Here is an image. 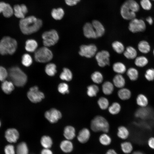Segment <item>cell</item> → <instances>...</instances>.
<instances>
[{
	"instance_id": "obj_1",
	"label": "cell",
	"mask_w": 154,
	"mask_h": 154,
	"mask_svg": "<svg viewBox=\"0 0 154 154\" xmlns=\"http://www.w3.org/2000/svg\"><path fill=\"white\" fill-rule=\"evenodd\" d=\"M43 24L42 20L33 15H31L20 19V29L23 34L29 35L38 31Z\"/></svg>"
},
{
	"instance_id": "obj_2",
	"label": "cell",
	"mask_w": 154,
	"mask_h": 154,
	"mask_svg": "<svg viewBox=\"0 0 154 154\" xmlns=\"http://www.w3.org/2000/svg\"><path fill=\"white\" fill-rule=\"evenodd\" d=\"M8 76L14 85L18 87H22L26 83L27 77L26 74L20 68L14 66L9 69Z\"/></svg>"
},
{
	"instance_id": "obj_3",
	"label": "cell",
	"mask_w": 154,
	"mask_h": 154,
	"mask_svg": "<svg viewBox=\"0 0 154 154\" xmlns=\"http://www.w3.org/2000/svg\"><path fill=\"white\" fill-rule=\"evenodd\" d=\"M17 46V43L15 39L5 37L0 41V54L2 55L12 54L16 51Z\"/></svg>"
},
{
	"instance_id": "obj_4",
	"label": "cell",
	"mask_w": 154,
	"mask_h": 154,
	"mask_svg": "<svg viewBox=\"0 0 154 154\" xmlns=\"http://www.w3.org/2000/svg\"><path fill=\"white\" fill-rule=\"evenodd\" d=\"M90 127L93 131H102L108 133L109 131V125L107 120L104 117L98 116L95 117L92 120Z\"/></svg>"
},
{
	"instance_id": "obj_5",
	"label": "cell",
	"mask_w": 154,
	"mask_h": 154,
	"mask_svg": "<svg viewBox=\"0 0 154 154\" xmlns=\"http://www.w3.org/2000/svg\"><path fill=\"white\" fill-rule=\"evenodd\" d=\"M34 56L37 62L44 63L50 61L53 57V54L52 51L48 47L44 46L35 51Z\"/></svg>"
},
{
	"instance_id": "obj_6",
	"label": "cell",
	"mask_w": 154,
	"mask_h": 154,
	"mask_svg": "<svg viewBox=\"0 0 154 154\" xmlns=\"http://www.w3.org/2000/svg\"><path fill=\"white\" fill-rule=\"evenodd\" d=\"M42 37L43 45L47 47L54 45L59 39L58 34L55 29L44 32L42 34Z\"/></svg>"
},
{
	"instance_id": "obj_7",
	"label": "cell",
	"mask_w": 154,
	"mask_h": 154,
	"mask_svg": "<svg viewBox=\"0 0 154 154\" xmlns=\"http://www.w3.org/2000/svg\"><path fill=\"white\" fill-rule=\"evenodd\" d=\"M29 99L32 102L37 103L40 102L44 98V93L39 90L36 86L31 87L27 94Z\"/></svg>"
},
{
	"instance_id": "obj_8",
	"label": "cell",
	"mask_w": 154,
	"mask_h": 154,
	"mask_svg": "<svg viewBox=\"0 0 154 154\" xmlns=\"http://www.w3.org/2000/svg\"><path fill=\"white\" fill-rule=\"evenodd\" d=\"M146 28L145 24L143 20L135 18L130 20L129 25V30L133 33L144 31Z\"/></svg>"
},
{
	"instance_id": "obj_9",
	"label": "cell",
	"mask_w": 154,
	"mask_h": 154,
	"mask_svg": "<svg viewBox=\"0 0 154 154\" xmlns=\"http://www.w3.org/2000/svg\"><path fill=\"white\" fill-rule=\"evenodd\" d=\"M97 50L96 46L94 44L82 45L80 47L79 54L81 56L91 58L96 54Z\"/></svg>"
},
{
	"instance_id": "obj_10",
	"label": "cell",
	"mask_w": 154,
	"mask_h": 154,
	"mask_svg": "<svg viewBox=\"0 0 154 154\" xmlns=\"http://www.w3.org/2000/svg\"><path fill=\"white\" fill-rule=\"evenodd\" d=\"M110 54L106 50H102L97 52L95 55V58L98 65L104 67L110 64Z\"/></svg>"
},
{
	"instance_id": "obj_11",
	"label": "cell",
	"mask_w": 154,
	"mask_h": 154,
	"mask_svg": "<svg viewBox=\"0 0 154 154\" xmlns=\"http://www.w3.org/2000/svg\"><path fill=\"white\" fill-rule=\"evenodd\" d=\"M44 116L50 123H55L60 119L62 115L61 112L57 109L52 108L45 113Z\"/></svg>"
},
{
	"instance_id": "obj_12",
	"label": "cell",
	"mask_w": 154,
	"mask_h": 154,
	"mask_svg": "<svg viewBox=\"0 0 154 154\" xmlns=\"http://www.w3.org/2000/svg\"><path fill=\"white\" fill-rule=\"evenodd\" d=\"M13 9L15 16L20 19L24 18L28 12L27 7L24 4L16 5L14 6Z\"/></svg>"
},
{
	"instance_id": "obj_13",
	"label": "cell",
	"mask_w": 154,
	"mask_h": 154,
	"mask_svg": "<svg viewBox=\"0 0 154 154\" xmlns=\"http://www.w3.org/2000/svg\"><path fill=\"white\" fill-rule=\"evenodd\" d=\"M120 13L122 17L126 20H131L136 17V13L133 11L124 3L121 7Z\"/></svg>"
},
{
	"instance_id": "obj_14",
	"label": "cell",
	"mask_w": 154,
	"mask_h": 154,
	"mask_svg": "<svg viewBox=\"0 0 154 154\" xmlns=\"http://www.w3.org/2000/svg\"><path fill=\"white\" fill-rule=\"evenodd\" d=\"M5 137L8 142L15 143L17 142L19 138V133L15 129L9 128L6 131Z\"/></svg>"
},
{
	"instance_id": "obj_15",
	"label": "cell",
	"mask_w": 154,
	"mask_h": 154,
	"mask_svg": "<svg viewBox=\"0 0 154 154\" xmlns=\"http://www.w3.org/2000/svg\"><path fill=\"white\" fill-rule=\"evenodd\" d=\"M83 31L84 36L88 38H98L92 23H86L83 26Z\"/></svg>"
},
{
	"instance_id": "obj_16",
	"label": "cell",
	"mask_w": 154,
	"mask_h": 154,
	"mask_svg": "<svg viewBox=\"0 0 154 154\" xmlns=\"http://www.w3.org/2000/svg\"><path fill=\"white\" fill-rule=\"evenodd\" d=\"M1 13L5 17H10L13 14V8L8 3L0 2V13Z\"/></svg>"
},
{
	"instance_id": "obj_17",
	"label": "cell",
	"mask_w": 154,
	"mask_h": 154,
	"mask_svg": "<svg viewBox=\"0 0 154 154\" xmlns=\"http://www.w3.org/2000/svg\"><path fill=\"white\" fill-rule=\"evenodd\" d=\"M90 136V133L89 130L87 128H84L78 133L77 139L80 143H84L88 141Z\"/></svg>"
},
{
	"instance_id": "obj_18",
	"label": "cell",
	"mask_w": 154,
	"mask_h": 154,
	"mask_svg": "<svg viewBox=\"0 0 154 154\" xmlns=\"http://www.w3.org/2000/svg\"><path fill=\"white\" fill-rule=\"evenodd\" d=\"M94 29L97 37L102 36L105 32L104 27L102 23L97 20H94L92 23Z\"/></svg>"
},
{
	"instance_id": "obj_19",
	"label": "cell",
	"mask_w": 154,
	"mask_h": 154,
	"mask_svg": "<svg viewBox=\"0 0 154 154\" xmlns=\"http://www.w3.org/2000/svg\"><path fill=\"white\" fill-rule=\"evenodd\" d=\"M38 46L37 42L34 39H29L25 42V48L28 52H35L37 49Z\"/></svg>"
},
{
	"instance_id": "obj_20",
	"label": "cell",
	"mask_w": 154,
	"mask_h": 154,
	"mask_svg": "<svg viewBox=\"0 0 154 154\" xmlns=\"http://www.w3.org/2000/svg\"><path fill=\"white\" fill-rule=\"evenodd\" d=\"M60 147L61 150L65 153L71 152L73 149V145L70 140L66 139L62 141L60 144Z\"/></svg>"
},
{
	"instance_id": "obj_21",
	"label": "cell",
	"mask_w": 154,
	"mask_h": 154,
	"mask_svg": "<svg viewBox=\"0 0 154 154\" xmlns=\"http://www.w3.org/2000/svg\"><path fill=\"white\" fill-rule=\"evenodd\" d=\"M63 135L65 138L67 140H71L75 137V130L72 126L68 125L64 128Z\"/></svg>"
},
{
	"instance_id": "obj_22",
	"label": "cell",
	"mask_w": 154,
	"mask_h": 154,
	"mask_svg": "<svg viewBox=\"0 0 154 154\" xmlns=\"http://www.w3.org/2000/svg\"><path fill=\"white\" fill-rule=\"evenodd\" d=\"M64 11L61 7L54 8L51 11V15L52 17L56 20H60L63 17Z\"/></svg>"
},
{
	"instance_id": "obj_23",
	"label": "cell",
	"mask_w": 154,
	"mask_h": 154,
	"mask_svg": "<svg viewBox=\"0 0 154 154\" xmlns=\"http://www.w3.org/2000/svg\"><path fill=\"white\" fill-rule=\"evenodd\" d=\"M14 84L11 81L4 80L3 82L1 88L5 94H10L14 89Z\"/></svg>"
},
{
	"instance_id": "obj_24",
	"label": "cell",
	"mask_w": 154,
	"mask_h": 154,
	"mask_svg": "<svg viewBox=\"0 0 154 154\" xmlns=\"http://www.w3.org/2000/svg\"><path fill=\"white\" fill-rule=\"evenodd\" d=\"M113 81L114 85L118 88H123L125 84V79L121 74H118L116 75Z\"/></svg>"
},
{
	"instance_id": "obj_25",
	"label": "cell",
	"mask_w": 154,
	"mask_h": 154,
	"mask_svg": "<svg viewBox=\"0 0 154 154\" xmlns=\"http://www.w3.org/2000/svg\"><path fill=\"white\" fill-rule=\"evenodd\" d=\"M59 76L60 78L62 80L69 81L72 80L73 75L72 72L69 69L64 68Z\"/></svg>"
},
{
	"instance_id": "obj_26",
	"label": "cell",
	"mask_w": 154,
	"mask_h": 154,
	"mask_svg": "<svg viewBox=\"0 0 154 154\" xmlns=\"http://www.w3.org/2000/svg\"><path fill=\"white\" fill-rule=\"evenodd\" d=\"M45 71L46 74L49 76H54L57 71L56 65L52 63L48 64L45 67Z\"/></svg>"
},
{
	"instance_id": "obj_27",
	"label": "cell",
	"mask_w": 154,
	"mask_h": 154,
	"mask_svg": "<svg viewBox=\"0 0 154 154\" xmlns=\"http://www.w3.org/2000/svg\"><path fill=\"white\" fill-rule=\"evenodd\" d=\"M123 54L125 57L128 59H133L137 55L136 50L132 46L127 47L125 50L123 52Z\"/></svg>"
},
{
	"instance_id": "obj_28",
	"label": "cell",
	"mask_w": 154,
	"mask_h": 154,
	"mask_svg": "<svg viewBox=\"0 0 154 154\" xmlns=\"http://www.w3.org/2000/svg\"><path fill=\"white\" fill-rule=\"evenodd\" d=\"M117 94L119 98L122 100L129 99L131 96L130 91L128 89L124 88H122L119 90Z\"/></svg>"
},
{
	"instance_id": "obj_29",
	"label": "cell",
	"mask_w": 154,
	"mask_h": 154,
	"mask_svg": "<svg viewBox=\"0 0 154 154\" xmlns=\"http://www.w3.org/2000/svg\"><path fill=\"white\" fill-rule=\"evenodd\" d=\"M102 88L103 92L106 95L112 94L114 90L113 84L109 81L104 82L102 85Z\"/></svg>"
},
{
	"instance_id": "obj_30",
	"label": "cell",
	"mask_w": 154,
	"mask_h": 154,
	"mask_svg": "<svg viewBox=\"0 0 154 154\" xmlns=\"http://www.w3.org/2000/svg\"><path fill=\"white\" fill-rule=\"evenodd\" d=\"M40 143L44 148L50 149L52 146L53 142L51 138L47 135H44L41 138Z\"/></svg>"
},
{
	"instance_id": "obj_31",
	"label": "cell",
	"mask_w": 154,
	"mask_h": 154,
	"mask_svg": "<svg viewBox=\"0 0 154 154\" xmlns=\"http://www.w3.org/2000/svg\"><path fill=\"white\" fill-rule=\"evenodd\" d=\"M16 154H29V150L28 146L24 142L19 143L16 148Z\"/></svg>"
},
{
	"instance_id": "obj_32",
	"label": "cell",
	"mask_w": 154,
	"mask_h": 154,
	"mask_svg": "<svg viewBox=\"0 0 154 154\" xmlns=\"http://www.w3.org/2000/svg\"><path fill=\"white\" fill-rule=\"evenodd\" d=\"M123 3L133 11L135 13L138 12L139 10V5L135 0H126Z\"/></svg>"
},
{
	"instance_id": "obj_33",
	"label": "cell",
	"mask_w": 154,
	"mask_h": 154,
	"mask_svg": "<svg viewBox=\"0 0 154 154\" xmlns=\"http://www.w3.org/2000/svg\"><path fill=\"white\" fill-rule=\"evenodd\" d=\"M129 135V132L127 129L124 126H119L118 128L117 135L122 139H127Z\"/></svg>"
},
{
	"instance_id": "obj_34",
	"label": "cell",
	"mask_w": 154,
	"mask_h": 154,
	"mask_svg": "<svg viewBox=\"0 0 154 154\" xmlns=\"http://www.w3.org/2000/svg\"><path fill=\"white\" fill-rule=\"evenodd\" d=\"M113 70L119 74L124 73L126 71V68L123 63L117 62L114 63L113 66Z\"/></svg>"
},
{
	"instance_id": "obj_35",
	"label": "cell",
	"mask_w": 154,
	"mask_h": 154,
	"mask_svg": "<svg viewBox=\"0 0 154 154\" xmlns=\"http://www.w3.org/2000/svg\"><path fill=\"white\" fill-rule=\"evenodd\" d=\"M138 47L139 51L143 53H147L150 50V47L149 43L145 40L140 41L138 44Z\"/></svg>"
},
{
	"instance_id": "obj_36",
	"label": "cell",
	"mask_w": 154,
	"mask_h": 154,
	"mask_svg": "<svg viewBox=\"0 0 154 154\" xmlns=\"http://www.w3.org/2000/svg\"><path fill=\"white\" fill-rule=\"evenodd\" d=\"M136 102L137 104L141 107H145L148 103L147 98L142 94L138 95L136 98Z\"/></svg>"
},
{
	"instance_id": "obj_37",
	"label": "cell",
	"mask_w": 154,
	"mask_h": 154,
	"mask_svg": "<svg viewBox=\"0 0 154 154\" xmlns=\"http://www.w3.org/2000/svg\"><path fill=\"white\" fill-rule=\"evenodd\" d=\"M98 87L95 84H92L89 86L87 88V94L90 97L96 96L99 91Z\"/></svg>"
},
{
	"instance_id": "obj_38",
	"label": "cell",
	"mask_w": 154,
	"mask_h": 154,
	"mask_svg": "<svg viewBox=\"0 0 154 154\" xmlns=\"http://www.w3.org/2000/svg\"><path fill=\"white\" fill-rule=\"evenodd\" d=\"M121 148L123 152L125 154H128L131 153L133 150L132 144L129 141H125L121 144Z\"/></svg>"
},
{
	"instance_id": "obj_39",
	"label": "cell",
	"mask_w": 154,
	"mask_h": 154,
	"mask_svg": "<svg viewBox=\"0 0 154 154\" xmlns=\"http://www.w3.org/2000/svg\"><path fill=\"white\" fill-rule=\"evenodd\" d=\"M99 141L102 145L107 146L110 145L112 142L110 137L106 133L101 134L99 137Z\"/></svg>"
},
{
	"instance_id": "obj_40",
	"label": "cell",
	"mask_w": 154,
	"mask_h": 154,
	"mask_svg": "<svg viewBox=\"0 0 154 154\" xmlns=\"http://www.w3.org/2000/svg\"><path fill=\"white\" fill-rule=\"evenodd\" d=\"M21 62L24 66L26 67H29L32 63V58L29 54L27 53L24 54L22 57Z\"/></svg>"
},
{
	"instance_id": "obj_41",
	"label": "cell",
	"mask_w": 154,
	"mask_h": 154,
	"mask_svg": "<svg viewBox=\"0 0 154 154\" xmlns=\"http://www.w3.org/2000/svg\"><path fill=\"white\" fill-rule=\"evenodd\" d=\"M91 78L95 83L99 84L101 83L103 79L102 74L99 71H95L91 75Z\"/></svg>"
},
{
	"instance_id": "obj_42",
	"label": "cell",
	"mask_w": 154,
	"mask_h": 154,
	"mask_svg": "<svg viewBox=\"0 0 154 154\" xmlns=\"http://www.w3.org/2000/svg\"><path fill=\"white\" fill-rule=\"evenodd\" d=\"M112 46L114 50L118 54H121L124 52V47L123 44L118 41H115L112 44Z\"/></svg>"
},
{
	"instance_id": "obj_43",
	"label": "cell",
	"mask_w": 154,
	"mask_h": 154,
	"mask_svg": "<svg viewBox=\"0 0 154 154\" xmlns=\"http://www.w3.org/2000/svg\"><path fill=\"white\" fill-rule=\"evenodd\" d=\"M127 74L130 79L132 81L136 80L138 77V72L135 68H131L127 71Z\"/></svg>"
},
{
	"instance_id": "obj_44",
	"label": "cell",
	"mask_w": 154,
	"mask_h": 154,
	"mask_svg": "<svg viewBox=\"0 0 154 154\" xmlns=\"http://www.w3.org/2000/svg\"><path fill=\"white\" fill-rule=\"evenodd\" d=\"M121 107L118 102H115L112 104L108 108L109 112L112 115L118 114L120 111Z\"/></svg>"
},
{
	"instance_id": "obj_45",
	"label": "cell",
	"mask_w": 154,
	"mask_h": 154,
	"mask_svg": "<svg viewBox=\"0 0 154 154\" xmlns=\"http://www.w3.org/2000/svg\"><path fill=\"white\" fill-rule=\"evenodd\" d=\"M148 62L147 59L145 57L142 56L136 58L135 61V63L137 66L143 67L146 65Z\"/></svg>"
},
{
	"instance_id": "obj_46",
	"label": "cell",
	"mask_w": 154,
	"mask_h": 154,
	"mask_svg": "<svg viewBox=\"0 0 154 154\" xmlns=\"http://www.w3.org/2000/svg\"><path fill=\"white\" fill-rule=\"evenodd\" d=\"M98 104L101 109L105 110L108 108L109 102L107 98L104 97H101L98 100Z\"/></svg>"
},
{
	"instance_id": "obj_47",
	"label": "cell",
	"mask_w": 154,
	"mask_h": 154,
	"mask_svg": "<svg viewBox=\"0 0 154 154\" xmlns=\"http://www.w3.org/2000/svg\"><path fill=\"white\" fill-rule=\"evenodd\" d=\"M149 110L145 107H141L137 110L135 113V116L141 118H144L149 114Z\"/></svg>"
},
{
	"instance_id": "obj_48",
	"label": "cell",
	"mask_w": 154,
	"mask_h": 154,
	"mask_svg": "<svg viewBox=\"0 0 154 154\" xmlns=\"http://www.w3.org/2000/svg\"><path fill=\"white\" fill-rule=\"evenodd\" d=\"M58 90L60 93L63 94H68L69 92L68 86L65 83H60L58 86Z\"/></svg>"
},
{
	"instance_id": "obj_49",
	"label": "cell",
	"mask_w": 154,
	"mask_h": 154,
	"mask_svg": "<svg viewBox=\"0 0 154 154\" xmlns=\"http://www.w3.org/2000/svg\"><path fill=\"white\" fill-rule=\"evenodd\" d=\"M140 4L142 8L147 11L150 10L152 7V4L150 0H141Z\"/></svg>"
},
{
	"instance_id": "obj_50",
	"label": "cell",
	"mask_w": 154,
	"mask_h": 154,
	"mask_svg": "<svg viewBox=\"0 0 154 154\" xmlns=\"http://www.w3.org/2000/svg\"><path fill=\"white\" fill-rule=\"evenodd\" d=\"M145 76L146 79L149 81L154 80V69H148L146 72Z\"/></svg>"
},
{
	"instance_id": "obj_51",
	"label": "cell",
	"mask_w": 154,
	"mask_h": 154,
	"mask_svg": "<svg viewBox=\"0 0 154 154\" xmlns=\"http://www.w3.org/2000/svg\"><path fill=\"white\" fill-rule=\"evenodd\" d=\"M8 76V72L4 67L0 66V81H3Z\"/></svg>"
},
{
	"instance_id": "obj_52",
	"label": "cell",
	"mask_w": 154,
	"mask_h": 154,
	"mask_svg": "<svg viewBox=\"0 0 154 154\" xmlns=\"http://www.w3.org/2000/svg\"><path fill=\"white\" fill-rule=\"evenodd\" d=\"M5 154H15V151L13 145L9 144L6 146L4 148Z\"/></svg>"
},
{
	"instance_id": "obj_53",
	"label": "cell",
	"mask_w": 154,
	"mask_h": 154,
	"mask_svg": "<svg viewBox=\"0 0 154 154\" xmlns=\"http://www.w3.org/2000/svg\"><path fill=\"white\" fill-rule=\"evenodd\" d=\"M81 0H64L66 4L68 6H72L76 5Z\"/></svg>"
},
{
	"instance_id": "obj_54",
	"label": "cell",
	"mask_w": 154,
	"mask_h": 154,
	"mask_svg": "<svg viewBox=\"0 0 154 154\" xmlns=\"http://www.w3.org/2000/svg\"><path fill=\"white\" fill-rule=\"evenodd\" d=\"M149 146L151 149H154V137H151L148 141Z\"/></svg>"
},
{
	"instance_id": "obj_55",
	"label": "cell",
	"mask_w": 154,
	"mask_h": 154,
	"mask_svg": "<svg viewBox=\"0 0 154 154\" xmlns=\"http://www.w3.org/2000/svg\"><path fill=\"white\" fill-rule=\"evenodd\" d=\"M41 154H53L51 150L50 149L44 148L41 151Z\"/></svg>"
},
{
	"instance_id": "obj_56",
	"label": "cell",
	"mask_w": 154,
	"mask_h": 154,
	"mask_svg": "<svg viewBox=\"0 0 154 154\" xmlns=\"http://www.w3.org/2000/svg\"><path fill=\"white\" fill-rule=\"evenodd\" d=\"M146 21L150 25H152L153 23V20L152 18L150 16L147 17L146 19Z\"/></svg>"
},
{
	"instance_id": "obj_57",
	"label": "cell",
	"mask_w": 154,
	"mask_h": 154,
	"mask_svg": "<svg viewBox=\"0 0 154 154\" xmlns=\"http://www.w3.org/2000/svg\"><path fill=\"white\" fill-rule=\"evenodd\" d=\"M105 154H118L114 149H110L108 150Z\"/></svg>"
},
{
	"instance_id": "obj_58",
	"label": "cell",
	"mask_w": 154,
	"mask_h": 154,
	"mask_svg": "<svg viewBox=\"0 0 154 154\" xmlns=\"http://www.w3.org/2000/svg\"><path fill=\"white\" fill-rule=\"evenodd\" d=\"M132 154H145L140 151H134Z\"/></svg>"
},
{
	"instance_id": "obj_59",
	"label": "cell",
	"mask_w": 154,
	"mask_h": 154,
	"mask_svg": "<svg viewBox=\"0 0 154 154\" xmlns=\"http://www.w3.org/2000/svg\"><path fill=\"white\" fill-rule=\"evenodd\" d=\"M1 126V121H0V127Z\"/></svg>"
},
{
	"instance_id": "obj_60",
	"label": "cell",
	"mask_w": 154,
	"mask_h": 154,
	"mask_svg": "<svg viewBox=\"0 0 154 154\" xmlns=\"http://www.w3.org/2000/svg\"><path fill=\"white\" fill-rule=\"evenodd\" d=\"M153 54L154 55V50L153 51Z\"/></svg>"
},
{
	"instance_id": "obj_61",
	"label": "cell",
	"mask_w": 154,
	"mask_h": 154,
	"mask_svg": "<svg viewBox=\"0 0 154 154\" xmlns=\"http://www.w3.org/2000/svg\"><path fill=\"white\" fill-rule=\"evenodd\" d=\"M152 0L154 1V0Z\"/></svg>"
}]
</instances>
